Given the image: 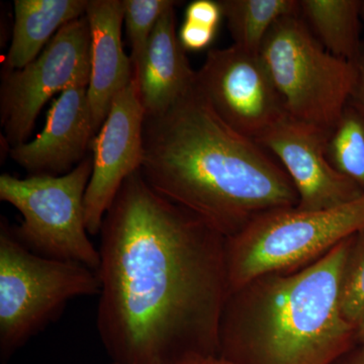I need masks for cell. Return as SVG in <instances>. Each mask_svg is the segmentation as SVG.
<instances>
[{"instance_id": "obj_1", "label": "cell", "mask_w": 364, "mask_h": 364, "mask_svg": "<svg viewBox=\"0 0 364 364\" xmlns=\"http://www.w3.org/2000/svg\"><path fill=\"white\" fill-rule=\"evenodd\" d=\"M100 234L97 330L117 364L217 355L226 238L159 195L141 170L124 182Z\"/></svg>"}, {"instance_id": "obj_2", "label": "cell", "mask_w": 364, "mask_h": 364, "mask_svg": "<svg viewBox=\"0 0 364 364\" xmlns=\"http://www.w3.org/2000/svg\"><path fill=\"white\" fill-rule=\"evenodd\" d=\"M140 170L159 195L226 239L263 213L299 203L284 167L228 126L196 83L166 111L145 117Z\"/></svg>"}, {"instance_id": "obj_3", "label": "cell", "mask_w": 364, "mask_h": 364, "mask_svg": "<svg viewBox=\"0 0 364 364\" xmlns=\"http://www.w3.org/2000/svg\"><path fill=\"white\" fill-rule=\"evenodd\" d=\"M354 236L298 272L264 275L230 294L221 356L242 351L257 364H330L348 350L356 327L342 314L340 294Z\"/></svg>"}, {"instance_id": "obj_4", "label": "cell", "mask_w": 364, "mask_h": 364, "mask_svg": "<svg viewBox=\"0 0 364 364\" xmlns=\"http://www.w3.org/2000/svg\"><path fill=\"white\" fill-rule=\"evenodd\" d=\"M364 229V193L325 210H268L226 239L230 294L272 273L298 272Z\"/></svg>"}, {"instance_id": "obj_5", "label": "cell", "mask_w": 364, "mask_h": 364, "mask_svg": "<svg viewBox=\"0 0 364 364\" xmlns=\"http://www.w3.org/2000/svg\"><path fill=\"white\" fill-rule=\"evenodd\" d=\"M97 272L33 253L0 224V352L6 360L79 296H100Z\"/></svg>"}, {"instance_id": "obj_6", "label": "cell", "mask_w": 364, "mask_h": 364, "mask_svg": "<svg viewBox=\"0 0 364 364\" xmlns=\"http://www.w3.org/2000/svg\"><path fill=\"white\" fill-rule=\"evenodd\" d=\"M259 54L287 116L331 134L350 100L355 64L327 51L299 11L274 23Z\"/></svg>"}, {"instance_id": "obj_7", "label": "cell", "mask_w": 364, "mask_h": 364, "mask_svg": "<svg viewBox=\"0 0 364 364\" xmlns=\"http://www.w3.org/2000/svg\"><path fill=\"white\" fill-rule=\"evenodd\" d=\"M91 173L92 159L85 158L63 176H0V200L23 218L21 226H13L23 245L38 255L80 263L97 272L100 251L88 238L85 222Z\"/></svg>"}, {"instance_id": "obj_8", "label": "cell", "mask_w": 364, "mask_h": 364, "mask_svg": "<svg viewBox=\"0 0 364 364\" xmlns=\"http://www.w3.org/2000/svg\"><path fill=\"white\" fill-rule=\"evenodd\" d=\"M90 30L85 16L64 26L42 53L20 70L4 71L1 124L11 148L26 142L53 95L90 85Z\"/></svg>"}, {"instance_id": "obj_9", "label": "cell", "mask_w": 364, "mask_h": 364, "mask_svg": "<svg viewBox=\"0 0 364 364\" xmlns=\"http://www.w3.org/2000/svg\"><path fill=\"white\" fill-rule=\"evenodd\" d=\"M196 86L228 126L255 141L289 117L259 53L239 46L208 51Z\"/></svg>"}, {"instance_id": "obj_10", "label": "cell", "mask_w": 364, "mask_h": 364, "mask_svg": "<svg viewBox=\"0 0 364 364\" xmlns=\"http://www.w3.org/2000/svg\"><path fill=\"white\" fill-rule=\"evenodd\" d=\"M145 117L134 78L114 98L109 116L91 143L92 173L85 198L88 234L100 233L124 182L142 167Z\"/></svg>"}, {"instance_id": "obj_11", "label": "cell", "mask_w": 364, "mask_h": 364, "mask_svg": "<svg viewBox=\"0 0 364 364\" xmlns=\"http://www.w3.org/2000/svg\"><path fill=\"white\" fill-rule=\"evenodd\" d=\"M330 134L287 117L256 142L277 157L298 191L299 210L339 207L364 191L333 167L326 148Z\"/></svg>"}, {"instance_id": "obj_12", "label": "cell", "mask_w": 364, "mask_h": 364, "mask_svg": "<svg viewBox=\"0 0 364 364\" xmlns=\"http://www.w3.org/2000/svg\"><path fill=\"white\" fill-rule=\"evenodd\" d=\"M87 88L76 85L60 93L44 129L30 142L11 148V159L31 173L50 176H63L82 162L97 135Z\"/></svg>"}, {"instance_id": "obj_13", "label": "cell", "mask_w": 364, "mask_h": 364, "mask_svg": "<svg viewBox=\"0 0 364 364\" xmlns=\"http://www.w3.org/2000/svg\"><path fill=\"white\" fill-rule=\"evenodd\" d=\"M85 16L91 38L88 100L97 134L114 98L133 80L134 69L122 41L124 0H88Z\"/></svg>"}, {"instance_id": "obj_14", "label": "cell", "mask_w": 364, "mask_h": 364, "mask_svg": "<svg viewBox=\"0 0 364 364\" xmlns=\"http://www.w3.org/2000/svg\"><path fill=\"white\" fill-rule=\"evenodd\" d=\"M176 4L164 11L134 73L146 116L161 114L196 83L176 30Z\"/></svg>"}, {"instance_id": "obj_15", "label": "cell", "mask_w": 364, "mask_h": 364, "mask_svg": "<svg viewBox=\"0 0 364 364\" xmlns=\"http://www.w3.org/2000/svg\"><path fill=\"white\" fill-rule=\"evenodd\" d=\"M88 0H16L14 25L4 71L30 64L66 26L85 16Z\"/></svg>"}, {"instance_id": "obj_16", "label": "cell", "mask_w": 364, "mask_h": 364, "mask_svg": "<svg viewBox=\"0 0 364 364\" xmlns=\"http://www.w3.org/2000/svg\"><path fill=\"white\" fill-rule=\"evenodd\" d=\"M361 4L360 0H301L299 14L327 51L356 64L363 46Z\"/></svg>"}, {"instance_id": "obj_17", "label": "cell", "mask_w": 364, "mask_h": 364, "mask_svg": "<svg viewBox=\"0 0 364 364\" xmlns=\"http://www.w3.org/2000/svg\"><path fill=\"white\" fill-rule=\"evenodd\" d=\"M220 4L234 45L254 53L260 52L277 21L299 11L296 0H221Z\"/></svg>"}, {"instance_id": "obj_18", "label": "cell", "mask_w": 364, "mask_h": 364, "mask_svg": "<svg viewBox=\"0 0 364 364\" xmlns=\"http://www.w3.org/2000/svg\"><path fill=\"white\" fill-rule=\"evenodd\" d=\"M326 153L337 171L364 191V119L350 105L330 134Z\"/></svg>"}, {"instance_id": "obj_19", "label": "cell", "mask_w": 364, "mask_h": 364, "mask_svg": "<svg viewBox=\"0 0 364 364\" xmlns=\"http://www.w3.org/2000/svg\"><path fill=\"white\" fill-rule=\"evenodd\" d=\"M174 4L172 0H124V23L130 42L134 73L142 61L158 21Z\"/></svg>"}, {"instance_id": "obj_20", "label": "cell", "mask_w": 364, "mask_h": 364, "mask_svg": "<svg viewBox=\"0 0 364 364\" xmlns=\"http://www.w3.org/2000/svg\"><path fill=\"white\" fill-rule=\"evenodd\" d=\"M342 314L358 327L364 315V229L354 236L342 275Z\"/></svg>"}, {"instance_id": "obj_21", "label": "cell", "mask_w": 364, "mask_h": 364, "mask_svg": "<svg viewBox=\"0 0 364 364\" xmlns=\"http://www.w3.org/2000/svg\"><path fill=\"white\" fill-rule=\"evenodd\" d=\"M215 28L184 21L178 31V39L186 51H202L214 42Z\"/></svg>"}, {"instance_id": "obj_22", "label": "cell", "mask_w": 364, "mask_h": 364, "mask_svg": "<svg viewBox=\"0 0 364 364\" xmlns=\"http://www.w3.org/2000/svg\"><path fill=\"white\" fill-rule=\"evenodd\" d=\"M223 11L220 1L195 0L186 9V20L218 30L221 23Z\"/></svg>"}, {"instance_id": "obj_23", "label": "cell", "mask_w": 364, "mask_h": 364, "mask_svg": "<svg viewBox=\"0 0 364 364\" xmlns=\"http://www.w3.org/2000/svg\"><path fill=\"white\" fill-rule=\"evenodd\" d=\"M356 81L349 105L353 107L364 119V41L360 56L356 62Z\"/></svg>"}, {"instance_id": "obj_24", "label": "cell", "mask_w": 364, "mask_h": 364, "mask_svg": "<svg viewBox=\"0 0 364 364\" xmlns=\"http://www.w3.org/2000/svg\"><path fill=\"white\" fill-rule=\"evenodd\" d=\"M176 364H235L221 355H203L193 354L182 359Z\"/></svg>"}, {"instance_id": "obj_25", "label": "cell", "mask_w": 364, "mask_h": 364, "mask_svg": "<svg viewBox=\"0 0 364 364\" xmlns=\"http://www.w3.org/2000/svg\"><path fill=\"white\" fill-rule=\"evenodd\" d=\"M356 340L364 345V315L356 327Z\"/></svg>"}, {"instance_id": "obj_26", "label": "cell", "mask_w": 364, "mask_h": 364, "mask_svg": "<svg viewBox=\"0 0 364 364\" xmlns=\"http://www.w3.org/2000/svg\"><path fill=\"white\" fill-rule=\"evenodd\" d=\"M351 364H364V345L363 351L356 356V358L354 359L353 363Z\"/></svg>"}, {"instance_id": "obj_27", "label": "cell", "mask_w": 364, "mask_h": 364, "mask_svg": "<svg viewBox=\"0 0 364 364\" xmlns=\"http://www.w3.org/2000/svg\"><path fill=\"white\" fill-rule=\"evenodd\" d=\"M361 21H363L364 25V1H363V4H361Z\"/></svg>"}]
</instances>
